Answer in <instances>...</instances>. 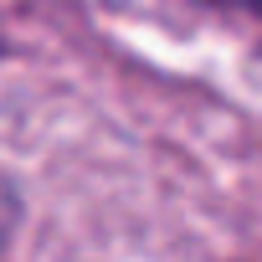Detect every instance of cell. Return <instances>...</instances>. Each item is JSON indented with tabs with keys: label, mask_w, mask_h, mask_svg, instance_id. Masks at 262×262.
Segmentation results:
<instances>
[{
	"label": "cell",
	"mask_w": 262,
	"mask_h": 262,
	"mask_svg": "<svg viewBox=\"0 0 262 262\" xmlns=\"http://www.w3.org/2000/svg\"><path fill=\"white\" fill-rule=\"evenodd\" d=\"M0 206H6V190H0Z\"/></svg>",
	"instance_id": "6da1fadb"
}]
</instances>
